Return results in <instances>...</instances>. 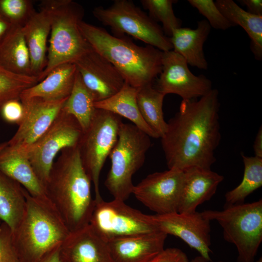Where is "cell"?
<instances>
[{"instance_id":"cell-30","label":"cell","mask_w":262,"mask_h":262,"mask_svg":"<svg viewBox=\"0 0 262 262\" xmlns=\"http://www.w3.org/2000/svg\"><path fill=\"white\" fill-rule=\"evenodd\" d=\"M244 170L242 180L225 195L224 207L244 203L246 197L262 186V158L241 153Z\"/></svg>"},{"instance_id":"cell-5","label":"cell","mask_w":262,"mask_h":262,"mask_svg":"<svg viewBox=\"0 0 262 262\" xmlns=\"http://www.w3.org/2000/svg\"><path fill=\"white\" fill-rule=\"evenodd\" d=\"M40 6L48 11L50 32L47 64L38 82L56 67L74 64L91 48L79 29L84 14L80 4L72 0H44Z\"/></svg>"},{"instance_id":"cell-44","label":"cell","mask_w":262,"mask_h":262,"mask_svg":"<svg viewBox=\"0 0 262 262\" xmlns=\"http://www.w3.org/2000/svg\"><path fill=\"white\" fill-rule=\"evenodd\" d=\"M1 223V222L0 221V225Z\"/></svg>"},{"instance_id":"cell-18","label":"cell","mask_w":262,"mask_h":262,"mask_svg":"<svg viewBox=\"0 0 262 262\" xmlns=\"http://www.w3.org/2000/svg\"><path fill=\"white\" fill-rule=\"evenodd\" d=\"M167 235L157 231L110 241L113 262H149L164 249Z\"/></svg>"},{"instance_id":"cell-27","label":"cell","mask_w":262,"mask_h":262,"mask_svg":"<svg viewBox=\"0 0 262 262\" xmlns=\"http://www.w3.org/2000/svg\"><path fill=\"white\" fill-rule=\"evenodd\" d=\"M25 189L18 182L0 171V221L13 231L25 211Z\"/></svg>"},{"instance_id":"cell-7","label":"cell","mask_w":262,"mask_h":262,"mask_svg":"<svg viewBox=\"0 0 262 262\" xmlns=\"http://www.w3.org/2000/svg\"><path fill=\"white\" fill-rule=\"evenodd\" d=\"M223 229L225 241L233 244L238 262H254L262 242V200L224 207L221 211L200 212Z\"/></svg>"},{"instance_id":"cell-24","label":"cell","mask_w":262,"mask_h":262,"mask_svg":"<svg viewBox=\"0 0 262 262\" xmlns=\"http://www.w3.org/2000/svg\"><path fill=\"white\" fill-rule=\"evenodd\" d=\"M137 91L138 89L125 82L120 90L113 96L104 100L95 102V107L123 117L150 137L159 138L140 114L137 102Z\"/></svg>"},{"instance_id":"cell-17","label":"cell","mask_w":262,"mask_h":262,"mask_svg":"<svg viewBox=\"0 0 262 262\" xmlns=\"http://www.w3.org/2000/svg\"><path fill=\"white\" fill-rule=\"evenodd\" d=\"M61 254L63 262H113L108 242L89 224L70 231Z\"/></svg>"},{"instance_id":"cell-39","label":"cell","mask_w":262,"mask_h":262,"mask_svg":"<svg viewBox=\"0 0 262 262\" xmlns=\"http://www.w3.org/2000/svg\"><path fill=\"white\" fill-rule=\"evenodd\" d=\"M61 245L54 247L38 262H63L61 254Z\"/></svg>"},{"instance_id":"cell-31","label":"cell","mask_w":262,"mask_h":262,"mask_svg":"<svg viewBox=\"0 0 262 262\" xmlns=\"http://www.w3.org/2000/svg\"><path fill=\"white\" fill-rule=\"evenodd\" d=\"M175 0H141L143 6L148 10L149 16L156 22L162 24L166 36L170 37L176 29L181 27L182 21L174 14L173 4Z\"/></svg>"},{"instance_id":"cell-33","label":"cell","mask_w":262,"mask_h":262,"mask_svg":"<svg viewBox=\"0 0 262 262\" xmlns=\"http://www.w3.org/2000/svg\"><path fill=\"white\" fill-rule=\"evenodd\" d=\"M30 0H0V15L13 26L23 27L34 13Z\"/></svg>"},{"instance_id":"cell-32","label":"cell","mask_w":262,"mask_h":262,"mask_svg":"<svg viewBox=\"0 0 262 262\" xmlns=\"http://www.w3.org/2000/svg\"><path fill=\"white\" fill-rule=\"evenodd\" d=\"M38 82L35 76L14 74L0 66V108L9 100L20 99L24 90Z\"/></svg>"},{"instance_id":"cell-20","label":"cell","mask_w":262,"mask_h":262,"mask_svg":"<svg viewBox=\"0 0 262 262\" xmlns=\"http://www.w3.org/2000/svg\"><path fill=\"white\" fill-rule=\"evenodd\" d=\"M0 171L18 182L31 196H47L26 154L10 147L6 142L0 144Z\"/></svg>"},{"instance_id":"cell-28","label":"cell","mask_w":262,"mask_h":262,"mask_svg":"<svg viewBox=\"0 0 262 262\" xmlns=\"http://www.w3.org/2000/svg\"><path fill=\"white\" fill-rule=\"evenodd\" d=\"M165 96L152 84L138 89L137 94V102L140 114L159 138L167 129V122L164 120L163 110Z\"/></svg>"},{"instance_id":"cell-43","label":"cell","mask_w":262,"mask_h":262,"mask_svg":"<svg viewBox=\"0 0 262 262\" xmlns=\"http://www.w3.org/2000/svg\"><path fill=\"white\" fill-rule=\"evenodd\" d=\"M223 262V261H220V262ZM256 262H262V257L260 258L259 259V260L257 261Z\"/></svg>"},{"instance_id":"cell-34","label":"cell","mask_w":262,"mask_h":262,"mask_svg":"<svg viewBox=\"0 0 262 262\" xmlns=\"http://www.w3.org/2000/svg\"><path fill=\"white\" fill-rule=\"evenodd\" d=\"M188 2L206 18L211 27L216 30H226L233 26L213 0H188Z\"/></svg>"},{"instance_id":"cell-25","label":"cell","mask_w":262,"mask_h":262,"mask_svg":"<svg viewBox=\"0 0 262 262\" xmlns=\"http://www.w3.org/2000/svg\"><path fill=\"white\" fill-rule=\"evenodd\" d=\"M0 66L14 74L33 76L22 27L13 26L0 44Z\"/></svg>"},{"instance_id":"cell-23","label":"cell","mask_w":262,"mask_h":262,"mask_svg":"<svg viewBox=\"0 0 262 262\" xmlns=\"http://www.w3.org/2000/svg\"><path fill=\"white\" fill-rule=\"evenodd\" d=\"M77 68L74 63H66L52 69L42 81L24 90L20 100L39 98L48 100L67 98L74 85Z\"/></svg>"},{"instance_id":"cell-15","label":"cell","mask_w":262,"mask_h":262,"mask_svg":"<svg viewBox=\"0 0 262 262\" xmlns=\"http://www.w3.org/2000/svg\"><path fill=\"white\" fill-rule=\"evenodd\" d=\"M67 98L48 100L33 98L21 100L24 106L23 116L15 134L6 142L8 146L25 152L50 127Z\"/></svg>"},{"instance_id":"cell-40","label":"cell","mask_w":262,"mask_h":262,"mask_svg":"<svg viewBox=\"0 0 262 262\" xmlns=\"http://www.w3.org/2000/svg\"><path fill=\"white\" fill-rule=\"evenodd\" d=\"M254 156L262 158V127L261 126L257 133L253 146Z\"/></svg>"},{"instance_id":"cell-13","label":"cell","mask_w":262,"mask_h":262,"mask_svg":"<svg viewBox=\"0 0 262 262\" xmlns=\"http://www.w3.org/2000/svg\"><path fill=\"white\" fill-rule=\"evenodd\" d=\"M155 88L165 95H177L182 100L197 99L213 89L209 79L193 74L185 60L173 50L163 52L162 70Z\"/></svg>"},{"instance_id":"cell-4","label":"cell","mask_w":262,"mask_h":262,"mask_svg":"<svg viewBox=\"0 0 262 262\" xmlns=\"http://www.w3.org/2000/svg\"><path fill=\"white\" fill-rule=\"evenodd\" d=\"M25 195V211L11 231L12 241L20 262H38L62 244L70 231L48 196H33L26 189Z\"/></svg>"},{"instance_id":"cell-3","label":"cell","mask_w":262,"mask_h":262,"mask_svg":"<svg viewBox=\"0 0 262 262\" xmlns=\"http://www.w3.org/2000/svg\"><path fill=\"white\" fill-rule=\"evenodd\" d=\"M79 29L91 47L118 71L125 82L139 89L153 82L161 73L163 51L149 45L139 46L123 36L82 21Z\"/></svg>"},{"instance_id":"cell-12","label":"cell","mask_w":262,"mask_h":262,"mask_svg":"<svg viewBox=\"0 0 262 262\" xmlns=\"http://www.w3.org/2000/svg\"><path fill=\"white\" fill-rule=\"evenodd\" d=\"M184 180V172L176 169L154 172L134 185L132 194L157 214L178 212Z\"/></svg>"},{"instance_id":"cell-37","label":"cell","mask_w":262,"mask_h":262,"mask_svg":"<svg viewBox=\"0 0 262 262\" xmlns=\"http://www.w3.org/2000/svg\"><path fill=\"white\" fill-rule=\"evenodd\" d=\"M149 262H189L187 255L176 247L165 248Z\"/></svg>"},{"instance_id":"cell-29","label":"cell","mask_w":262,"mask_h":262,"mask_svg":"<svg viewBox=\"0 0 262 262\" xmlns=\"http://www.w3.org/2000/svg\"><path fill=\"white\" fill-rule=\"evenodd\" d=\"M95 102L77 70L72 90L63 109L75 117L83 131L88 128L94 116L96 110Z\"/></svg>"},{"instance_id":"cell-1","label":"cell","mask_w":262,"mask_h":262,"mask_svg":"<svg viewBox=\"0 0 262 262\" xmlns=\"http://www.w3.org/2000/svg\"><path fill=\"white\" fill-rule=\"evenodd\" d=\"M219 107L216 89L198 99L182 100L160 138L168 169H211L221 139Z\"/></svg>"},{"instance_id":"cell-6","label":"cell","mask_w":262,"mask_h":262,"mask_svg":"<svg viewBox=\"0 0 262 262\" xmlns=\"http://www.w3.org/2000/svg\"><path fill=\"white\" fill-rule=\"evenodd\" d=\"M150 138L132 123H121L109 156L111 167L104 182L114 199L125 201L132 194V177L145 162Z\"/></svg>"},{"instance_id":"cell-11","label":"cell","mask_w":262,"mask_h":262,"mask_svg":"<svg viewBox=\"0 0 262 262\" xmlns=\"http://www.w3.org/2000/svg\"><path fill=\"white\" fill-rule=\"evenodd\" d=\"M103 239H114L158 231L149 215L114 199L95 201L89 223Z\"/></svg>"},{"instance_id":"cell-21","label":"cell","mask_w":262,"mask_h":262,"mask_svg":"<svg viewBox=\"0 0 262 262\" xmlns=\"http://www.w3.org/2000/svg\"><path fill=\"white\" fill-rule=\"evenodd\" d=\"M22 31L31 61L32 75L38 77L47 64L48 42L50 32V20L47 10L40 6L35 12Z\"/></svg>"},{"instance_id":"cell-2","label":"cell","mask_w":262,"mask_h":262,"mask_svg":"<svg viewBox=\"0 0 262 262\" xmlns=\"http://www.w3.org/2000/svg\"><path fill=\"white\" fill-rule=\"evenodd\" d=\"M61 152L45 187L47 196L69 231H73L89 224L95 200L78 146Z\"/></svg>"},{"instance_id":"cell-42","label":"cell","mask_w":262,"mask_h":262,"mask_svg":"<svg viewBox=\"0 0 262 262\" xmlns=\"http://www.w3.org/2000/svg\"><path fill=\"white\" fill-rule=\"evenodd\" d=\"M189 262H209L205 259L203 257L200 256H197L191 260Z\"/></svg>"},{"instance_id":"cell-26","label":"cell","mask_w":262,"mask_h":262,"mask_svg":"<svg viewBox=\"0 0 262 262\" xmlns=\"http://www.w3.org/2000/svg\"><path fill=\"white\" fill-rule=\"evenodd\" d=\"M216 6L233 26H241L250 38V49L256 60H262V16L244 10L232 0H216Z\"/></svg>"},{"instance_id":"cell-41","label":"cell","mask_w":262,"mask_h":262,"mask_svg":"<svg viewBox=\"0 0 262 262\" xmlns=\"http://www.w3.org/2000/svg\"><path fill=\"white\" fill-rule=\"evenodd\" d=\"M13 26L0 15V45Z\"/></svg>"},{"instance_id":"cell-22","label":"cell","mask_w":262,"mask_h":262,"mask_svg":"<svg viewBox=\"0 0 262 262\" xmlns=\"http://www.w3.org/2000/svg\"><path fill=\"white\" fill-rule=\"evenodd\" d=\"M211 29L206 19L198 21L196 29L180 27L176 29L170 37L172 50L181 55L188 65L200 69H207L208 64L203 46Z\"/></svg>"},{"instance_id":"cell-35","label":"cell","mask_w":262,"mask_h":262,"mask_svg":"<svg viewBox=\"0 0 262 262\" xmlns=\"http://www.w3.org/2000/svg\"><path fill=\"white\" fill-rule=\"evenodd\" d=\"M0 262H20L12 241L11 231L3 222L0 225Z\"/></svg>"},{"instance_id":"cell-9","label":"cell","mask_w":262,"mask_h":262,"mask_svg":"<svg viewBox=\"0 0 262 262\" xmlns=\"http://www.w3.org/2000/svg\"><path fill=\"white\" fill-rule=\"evenodd\" d=\"M121 116L97 109L88 128L83 131L78 147L83 166L93 183L95 200L101 197L99 188L101 171L118 136Z\"/></svg>"},{"instance_id":"cell-14","label":"cell","mask_w":262,"mask_h":262,"mask_svg":"<svg viewBox=\"0 0 262 262\" xmlns=\"http://www.w3.org/2000/svg\"><path fill=\"white\" fill-rule=\"evenodd\" d=\"M149 216L158 231L180 238L207 261H211L210 221L201 213L176 212Z\"/></svg>"},{"instance_id":"cell-19","label":"cell","mask_w":262,"mask_h":262,"mask_svg":"<svg viewBox=\"0 0 262 262\" xmlns=\"http://www.w3.org/2000/svg\"><path fill=\"white\" fill-rule=\"evenodd\" d=\"M184 180L179 213H193L216 193L224 177L211 170L192 167L183 171Z\"/></svg>"},{"instance_id":"cell-10","label":"cell","mask_w":262,"mask_h":262,"mask_svg":"<svg viewBox=\"0 0 262 262\" xmlns=\"http://www.w3.org/2000/svg\"><path fill=\"white\" fill-rule=\"evenodd\" d=\"M82 133L77 120L62 108L46 132L23 152L44 186L56 155L65 148L77 147Z\"/></svg>"},{"instance_id":"cell-38","label":"cell","mask_w":262,"mask_h":262,"mask_svg":"<svg viewBox=\"0 0 262 262\" xmlns=\"http://www.w3.org/2000/svg\"><path fill=\"white\" fill-rule=\"evenodd\" d=\"M247 8L246 11L250 14L262 16V0H240L238 1Z\"/></svg>"},{"instance_id":"cell-16","label":"cell","mask_w":262,"mask_h":262,"mask_svg":"<svg viewBox=\"0 0 262 262\" xmlns=\"http://www.w3.org/2000/svg\"><path fill=\"white\" fill-rule=\"evenodd\" d=\"M74 64L95 102L113 96L125 82L115 66L91 47Z\"/></svg>"},{"instance_id":"cell-8","label":"cell","mask_w":262,"mask_h":262,"mask_svg":"<svg viewBox=\"0 0 262 262\" xmlns=\"http://www.w3.org/2000/svg\"><path fill=\"white\" fill-rule=\"evenodd\" d=\"M94 16L111 29L114 35L125 33L164 52L173 49L170 38L162 27L129 0H115L108 8L95 7Z\"/></svg>"},{"instance_id":"cell-36","label":"cell","mask_w":262,"mask_h":262,"mask_svg":"<svg viewBox=\"0 0 262 262\" xmlns=\"http://www.w3.org/2000/svg\"><path fill=\"white\" fill-rule=\"evenodd\" d=\"M0 114L6 122L18 125L24 115L23 104L20 99L9 100L0 108Z\"/></svg>"}]
</instances>
